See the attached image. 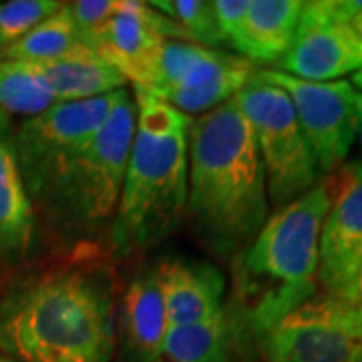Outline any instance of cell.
<instances>
[{
	"label": "cell",
	"mask_w": 362,
	"mask_h": 362,
	"mask_svg": "<svg viewBox=\"0 0 362 362\" xmlns=\"http://www.w3.org/2000/svg\"><path fill=\"white\" fill-rule=\"evenodd\" d=\"M254 77L282 89L290 97L324 177L346 163L358 127V90L350 81L312 83L278 69H258Z\"/></svg>",
	"instance_id": "obj_10"
},
{
	"label": "cell",
	"mask_w": 362,
	"mask_h": 362,
	"mask_svg": "<svg viewBox=\"0 0 362 362\" xmlns=\"http://www.w3.org/2000/svg\"><path fill=\"white\" fill-rule=\"evenodd\" d=\"M350 85H352V87H356V89H361L358 93H362V69L361 71H356V73L350 77Z\"/></svg>",
	"instance_id": "obj_28"
},
{
	"label": "cell",
	"mask_w": 362,
	"mask_h": 362,
	"mask_svg": "<svg viewBox=\"0 0 362 362\" xmlns=\"http://www.w3.org/2000/svg\"><path fill=\"white\" fill-rule=\"evenodd\" d=\"M137 119L123 192L109 233L117 256L139 254L165 242L185 220L187 149L194 117L133 90Z\"/></svg>",
	"instance_id": "obj_3"
},
{
	"label": "cell",
	"mask_w": 362,
	"mask_h": 362,
	"mask_svg": "<svg viewBox=\"0 0 362 362\" xmlns=\"http://www.w3.org/2000/svg\"><path fill=\"white\" fill-rule=\"evenodd\" d=\"M235 101L254 135L274 211L314 189L324 175L302 133L290 97L254 77L235 95Z\"/></svg>",
	"instance_id": "obj_6"
},
{
	"label": "cell",
	"mask_w": 362,
	"mask_h": 362,
	"mask_svg": "<svg viewBox=\"0 0 362 362\" xmlns=\"http://www.w3.org/2000/svg\"><path fill=\"white\" fill-rule=\"evenodd\" d=\"M25 65L51 90L57 103L87 101L127 89L129 85L115 66L93 52Z\"/></svg>",
	"instance_id": "obj_19"
},
{
	"label": "cell",
	"mask_w": 362,
	"mask_h": 362,
	"mask_svg": "<svg viewBox=\"0 0 362 362\" xmlns=\"http://www.w3.org/2000/svg\"><path fill=\"white\" fill-rule=\"evenodd\" d=\"M123 90L87 101L54 103L14 127L16 157L35 211L65 169L103 127Z\"/></svg>",
	"instance_id": "obj_7"
},
{
	"label": "cell",
	"mask_w": 362,
	"mask_h": 362,
	"mask_svg": "<svg viewBox=\"0 0 362 362\" xmlns=\"http://www.w3.org/2000/svg\"><path fill=\"white\" fill-rule=\"evenodd\" d=\"M117 276L101 247H71L0 278V352L16 362H111Z\"/></svg>",
	"instance_id": "obj_1"
},
{
	"label": "cell",
	"mask_w": 362,
	"mask_h": 362,
	"mask_svg": "<svg viewBox=\"0 0 362 362\" xmlns=\"http://www.w3.org/2000/svg\"><path fill=\"white\" fill-rule=\"evenodd\" d=\"M330 177L332 199L320 232L318 292L346 300L362 264V161H350Z\"/></svg>",
	"instance_id": "obj_11"
},
{
	"label": "cell",
	"mask_w": 362,
	"mask_h": 362,
	"mask_svg": "<svg viewBox=\"0 0 362 362\" xmlns=\"http://www.w3.org/2000/svg\"><path fill=\"white\" fill-rule=\"evenodd\" d=\"M258 69L233 52L207 49L189 40H168L153 78L143 93L185 115L199 117L232 101Z\"/></svg>",
	"instance_id": "obj_8"
},
{
	"label": "cell",
	"mask_w": 362,
	"mask_h": 362,
	"mask_svg": "<svg viewBox=\"0 0 362 362\" xmlns=\"http://www.w3.org/2000/svg\"><path fill=\"white\" fill-rule=\"evenodd\" d=\"M169 332L156 268L139 272L119 300L117 340L127 362H156Z\"/></svg>",
	"instance_id": "obj_16"
},
{
	"label": "cell",
	"mask_w": 362,
	"mask_h": 362,
	"mask_svg": "<svg viewBox=\"0 0 362 362\" xmlns=\"http://www.w3.org/2000/svg\"><path fill=\"white\" fill-rule=\"evenodd\" d=\"M57 0H8L0 2V59L26 35L61 8Z\"/></svg>",
	"instance_id": "obj_23"
},
{
	"label": "cell",
	"mask_w": 362,
	"mask_h": 362,
	"mask_svg": "<svg viewBox=\"0 0 362 362\" xmlns=\"http://www.w3.org/2000/svg\"><path fill=\"white\" fill-rule=\"evenodd\" d=\"M330 177L262 226L233 262V304L258 340L318 292L320 232L330 207Z\"/></svg>",
	"instance_id": "obj_4"
},
{
	"label": "cell",
	"mask_w": 362,
	"mask_h": 362,
	"mask_svg": "<svg viewBox=\"0 0 362 362\" xmlns=\"http://www.w3.org/2000/svg\"><path fill=\"white\" fill-rule=\"evenodd\" d=\"M0 362H16L14 358H11L8 354H4V352H0Z\"/></svg>",
	"instance_id": "obj_29"
},
{
	"label": "cell",
	"mask_w": 362,
	"mask_h": 362,
	"mask_svg": "<svg viewBox=\"0 0 362 362\" xmlns=\"http://www.w3.org/2000/svg\"><path fill=\"white\" fill-rule=\"evenodd\" d=\"M278 66L302 81H340L362 69V45L342 25L332 0H310L302 6L292 47Z\"/></svg>",
	"instance_id": "obj_12"
},
{
	"label": "cell",
	"mask_w": 362,
	"mask_h": 362,
	"mask_svg": "<svg viewBox=\"0 0 362 362\" xmlns=\"http://www.w3.org/2000/svg\"><path fill=\"white\" fill-rule=\"evenodd\" d=\"M156 276L168 312L169 328L204 322L226 306V280L221 272L195 259H163Z\"/></svg>",
	"instance_id": "obj_15"
},
{
	"label": "cell",
	"mask_w": 362,
	"mask_h": 362,
	"mask_svg": "<svg viewBox=\"0 0 362 362\" xmlns=\"http://www.w3.org/2000/svg\"><path fill=\"white\" fill-rule=\"evenodd\" d=\"M356 137H358L362 151V93H358V127H356Z\"/></svg>",
	"instance_id": "obj_27"
},
{
	"label": "cell",
	"mask_w": 362,
	"mask_h": 362,
	"mask_svg": "<svg viewBox=\"0 0 362 362\" xmlns=\"http://www.w3.org/2000/svg\"><path fill=\"white\" fill-rule=\"evenodd\" d=\"M57 103L52 93L25 63H0V115L28 117L40 115Z\"/></svg>",
	"instance_id": "obj_21"
},
{
	"label": "cell",
	"mask_w": 362,
	"mask_h": 362,
	"mask_svg": "<svg viewBox=\"0 0 362 362\" xmlns=\"http://www.w3.org/2000/svg\"><path fill=\"white\" fill-rule=\"evenodd\" d=\"M119 0H77L66 2L69 14L75 23L78 37L87 45L90 52H95V47L109 25V21L117 13Z\"/></svg>",
	"instance_id": "obj_24"
},
{
	"label": "cell",
	"mask_w": 362,
	"mask_h": 362,
	"mask_svg": "<svg viewBox=\"0 0 362 362\" xmlns=\"http://www.w3.org/2000/svg\"><path fill=\"white\" fill-rule=\"evenodd\" d=\"M302 6L300 0H250L235 52L254 66L280 65L292 47Z\"/></svg>",
	"instance_id": "obj_18"
},
{
	"label": "cell",
	"mask_w": 362,
	"mask_h": 362,
	"mask_svg": "<svg viewBox=\"0 0 362 362\" xmlns=\"http://www.w3.org/2000/svg\"><path fill=\"white\" fill-rule=\"evenodd\" d=\"M268 214L262 159L233 97L192 121L185 220L211 254L235 262L254 242Z\"/></svg>",
	"instance_id": "obj_2"
},
{
	"label": "cell",
	"mask_w": 362,
	"mask_h": 362,
	"mask_svg": "<svg viewBox=\"0 0 362 362\" xmlns=\"http://www.w3.org/2000/svg\"><path fill=\"white\" fill-rule=\"evenodd\" d=\"M346 302L362 316V264L358 272H356V278H354V284H352V290H350Z\"/></svg>",
	"instance_id": "obj_26"
},
{
	"label": "cell",
	"mask_w": 362,
	"mask_h": 362,
	"mask_svg": "<svg viewBox=\"0 0 362 362\" xmlns=\"http://www.w3.org/2000/svg\"><path fill=\"white\" fill-rule=\"evenodd\" d=\"M250 338L242 312L230 302L204 322L169 328L156 362H238Z\"/></svg>",
	"instance_id": "obj_17"
},
{
	"label": "cell",
	"mask_w": 362,
	"mask_h": 362,
	"mask_svg": "<svg viewBox=\"0 0 362 362\" xmlns=\"http://www.w3.org/2000/svg\"><path fill=\"white\" fill-rule=\"evenodd\" d=\"M247 4L250 0H214V11H216L221 35L226 39V45H230L232 49L244 25Z\"/></svg>",
	"instance_id": "obj_25"
},
{
	"label": "cell",
	"mask_w": 362,
	"mask_h": 362,
	"mask_svg": "<svg viewBox=\"0 0 362 362\" xmlns=\"http://www.w3.org/2000/svg\"><path fill=\"white\" fill-rule=\"evenodd\" d=\"M149 4L177 23L192 42L207 49H220L226 45L211 0H156Z\"/></svg>",
	"instance_id": "obj_22"
},
{
	"label": "cell",
	"mask_w": 362,
	"mask_h": 362,
	"mask_svg": "<svg viewBox=\"0 0 362 362\" xmlns=\"http://www.w3.org/2000/svg\"><path fill=\"white\" fill-rule=\"evenodd\" d=\"M258 346L266 362H362V316L346 300L316 292Z\"/></svg>",
	"instance_id": "obj_9"
},
{
	"label": "cell",
	"mask_w": 362,
	"mask_h": 362,
	"mask_svg": "<svg viewBox=\"0 0 362 362\" xmlns=\"http://www.w3.org/2000/svg\"><path fill=\"white\" fill-rule=\"evenodd\" d=\"M168 40H189V37L149 2L119 0L117 13L97 42L95 54L115 66L133 89L145 90Z\"/></svg>",
	"instance_id": "obj_13"
},
{
	"label": "cell",
	"mask_w": 362,
	"mask_h": 362,
	"mask_svg": "<svg viewBox=\"0 0 362 362\" xmlns=\"http://www.w3.org/2000/svg\"><path fill=\"white\" fill-rule=\"evenodd\" d=\"M89 52L87 45L78 37L75 23L66 8V2H63L57 13L45 18L18 45H14L13 49L0 59V63L2 61L40 63V61H54V59L89 54Z\"/></svg>",
	"instance_id": "obj_20"
},
{
	"label": "cell",
	"mask_w": 362,
	"mask_h": 362,
	"mask_svg": "<svg viewBox=\"0 0 362 362\" xmlns=\"http://www.w3.org/2000/svg\"><path fill=\"white\" fill-rule=\"evenodd\" d=\"M14 123L0 115V268L30 264L39 250V220L14 147Z\"/></svg>",
	"instance_id": "obj_14"
},
{
	"label": "cell",
	"mask_w": 362,
	"mask_h": 362,
	"mask_svg": "<svg viewBox=\"0 0 362 362\" xmlns=\"http://www.w3.org/2000/svg\"><path fill=\"white\" fill-rule=\"evenodd\" d=\"M135 119V99L125 89L103 127L37 207L39 228L42 221L66 246L65 250L99 247L101 238L111 233L123 192Z\"/></svg>",
	"instance_id": "obj_5"
}]
</instances>
